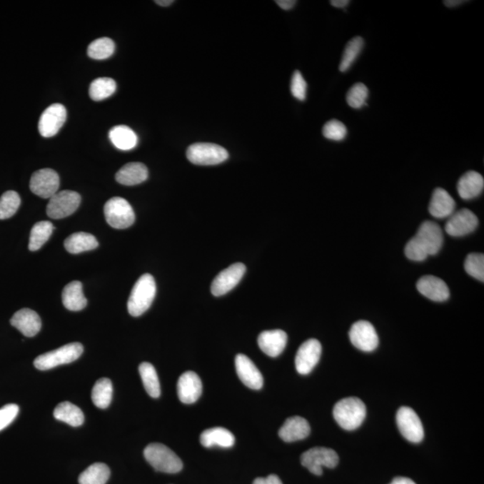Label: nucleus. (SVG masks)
<instances>
[{
  "mask_svg": "<svg viewBox=\"0 0 484 484\" xmlns=\"http://www.w3.org/2000/svg\"><path fill=\"white\" fill-rule=\"evenodd\" d=\"M464 2L460 1V0H447V1H444V5L448 6V8H454V6L461 5Z\"/></svg>",
  "mask_w": 484,
  "mask_h": 484,
  "instance_id": "09e8293b",
  "label": "nucleus"
},
{
  "mask_svg": "<svg viewBox=\"0 0 484 484\" xmlns=\"http://www.w3.org/2000/svg\"><path fill=\"white\" fill-rule=\"evenodd\" d=\"M322 132L326 138L333 141H342L346 138L347 128L341 121L332 119L325 124Z\"/></svg>",
  "mask_w": 484,
  "mask_h": 484,
  "instance_id": "a19ab883",
  "label": "nucleus"
},
{
  "mask_svg": "<svg viewBox=\"0 0 484 484\" xmlns=\"http://www.w3.org/2000/svg\"><path fill=\"white\" fill-rule=\"evenodd\" d=\"M187 158L191 163L200 166H217L229 158L223 146L211 143H196L189 146Z\"/></svg>",
  "mask_w": 484,
  "mask_h": 484,
  "instance_id": "423d86ee",
  "label": "nucleus"
},
{
  "mask_svg": "<svg viewBox=\"0 0 484 484\" xmlns=\"http://www.w3.org/2000/svg\"><path fill=\"white\" fill-rule=\"evenodd\" d=\"M54 224L48 221L35 223L31 228L29 241V250L37 251L44 246L54 233Z\"/></svg>",
  "mask_w": 484,
  "mask_h": 484,
  "instance_id": "473e14b6",
  "label": "nucleus"
},
{
  "mask_svg": "<svg viewBox=\"0 0 484 484\" xmlns=\"http://www.w3.org/2000/svg\"><path fill=\"white\" fill-rule=\"evenodd\" d=\"M484 188V178L475 171H470L459 178L458 192L460 198L470 200L482 194Z\"/></svg>",
  "mask_w": 484,
  "mask_h": 484,
  "instance_id": "b1692460",
  "label": "nucleus"
},
{
  "mask_svg": "<svg viewBox=\"0 0 484 484\" xmlns=\"http://www.w3.org/2000/svg\"><path fill=\"white\" fill-rule=\"evenodd\" d=\"M253 484H283L282 480L278 476L276 475H270L266 478H257L254 480Z\"/></svg>",
  "mask_w": 484,
  "mask_h": 484,
  "instance_id": "c03bdc74",
  "label": "nucleus"
},
{
  "mask_svg": "<svg viewBox=\"0 0 484 484\" xmlns=\"http://www.w3.org/2000/svg\"><path fill=\"white\" fill-rule=\"evenodd\" d=\"M84 347L80 343H71L51 351L34 360V366L40 370H48L63 364L71 363L82 356Z\"/></svg>",
  "mask_w": 484,
  "mask_h": 484,
  "instance_id": "39448f33",
  "label": "nucleus"
},
{
  "mask_svg": "<svg viewBox=\"0 0 484 484\" xmlns=\"http://www.w3.org/2000/svg\"><path fill=\"white\" fill-rule=\"evenodd\" d=\"M259 348L270 357L279 356L286 349L287 334L285 331H268L262 332L258 338Z\"/></svg>",
  "mask_w": 484,
  "mask_h": 484,
  "instance_id": "412c9836",
  "label": "nucleus"
},
{
  "mask_svg": "<svg viewBox=\"0 0 484 484\" xmlns=\"http://www.w3.org/2000/svg\"><path fill=\"white\" fill-rule=\"evenodd\" d=\"M477 216L469 209H461L448 217L445 231L452 237L465 236L473 233L478 226Z\"/></svg>",
  "mask_w": 484,
  "mask_h": 484,
  "instance_id": "2eb2a0df",
  "label": "nucleus"
},
{
  "mask_svg": "<svg viewBox=\"0 0 484 484\" xmlns=\"http://www.w3.org/2000/svg\"><path fill=\"white\" fill-rule=\"evenodd\" d=\"M19 408L14 403L6 405L0 409V431L4 430L16 419L19 415Z\"/></svg>",
  "mask_w": 484,
  "mask_h": 484,
  "instance_id": "37998d69",
  "label": "nucleus"
},
{
  "mask_svg": "<svg viewBox=\"0 0 484 484\" xmlns=\"http://www.w3.org/2000/svg\"><path fill=\"white\" fill-rule=\"evenodd\" d=\"M235 368L238 378L246 387L254 390L262 388L264 378L250 358L244 354H238L235 358Z\"/></svg>",
  "mask_w": 484,
  "mask_h": 484,
  "instance_id": "f3484780",
  "label": "nucleus"
},
{
  "mask_svg": "<svg viewBox=\"0 0 484 484\" xmlns=\"http://www.w3.org/2000/svg\"><path fill=\"white\" fill-rule=\"evenodd\" d=\"M156 294V283L152 275L145 273L136 281L128 301V311L133 317H139L148 310Z\"/></svg>",
  "mask_w": 484,
  "mask_h": 484,
  "instance_id": "f03ea898",
  "label": "nucleus"
},
{
  "mask_svg": "<svg viewBox=\"0 0 484 484\" xmlns=\"http://www.w3.org/2000/svg\"><path fill=\"white\" fill-rule=\"evenodd\" d=\"M444 236L440 226L426 221L420 226L415 237L405 246V256L413 261H423L436 255L443 245Z\"/></svg>",
  "mask_w": 484,
  "mask_h": 484,
  "instance_id": "f257e3e1",
  "label": "nucleus"
},
{
  "mask_svg": "<svg viewBox=\"0 0 484 484\" xmlns=\"http://www.w3.org/2000/svg\"><path fill=\"white\" fill-rule=\"evenodd\" d=\"M66 250L71 254L93 251L99 246L96 238L86 233H76L70 235L64 242Z\"/></svg>",
  "mask_w": 484,
  "mask_h": 484,
  "instance_id": "cd10ccee",
  "label": "nucleus"
},
{
  "mask_svg": "<svg viewBox=\"0 0 484 484\" xmlns=\"http://www.w3.org/2000/svg\"><path fill=\"white\" fill-rule=\"evenodd\" d=\"M21 205L20 196L16 191H9L0 198V220L12 217Z\"/></svg>",
  "mask_w": 484,
  "mask_h": 484,
  "instance_id": "4c0bfd02",
  "label": "nucleus"
},
{
  "mask_svg": "<svg viewBox=\"0 0 484 484\" xmlns=\"http://www.w3.org/2000/svg\"><path fill=\"white\" fill-rule=\"evenodd\" d=\"M200 443L206 448L218 446L231 448L235 443V437L229 430L222 427L211 428L200 435Z\"/></svg>",
  "mask_w": 484,
  "mask_h": 484,
  "instance_id": "393cba45",
  "label": "nucleus"
},
{
  "mask_svg": "<svg viewBox=\"0 0 484 484\" xmlns=\"http://www.w3.org/2000/svg\"><path fill=\"white\" fill-rule=\"evenodd\" d=\"M14 328L19 331L27 338H33L40 332L41 328V321L34 311L30 308H22L13 316L10 321Z\"/></svg>",
  "mask_w": 484,
  "mask_h": 484,
  "instance_id": "aec40b11",
  "label": "nucleus"
},
{
  "mask_svg": "<svg viewBox=\"0 0 484 484\" xmlns=\"http://www.w3.org/2000/svg\"><path fill=\"white\" fill-rule=\"evenodd\" d=\"M455 202L450 193L443 188L435 189L431 196L429 212L435 218H447L454 213Z\"/></svg>",
  "mask_w": 484,
  "mask_h": 484,
  "instance_id": "5701e85b",
  "label": "nucleus"
},
{
  "mask_svg": "<svg viewBox=\"0 0 484 484\" xmlns=\"http://www.w3.org/2000/svg\"><path fill=\"white\" fill-rule=\"evenodd\" d=\"M276 3L281 9L283 10H290L296 6L297 1H296V0H278V1H276Z\"/></svg>",
  "mask_w": 484,
  "mask_h": 484,
  "instance_id": "a18cd8bd",
  "label": "nucleus"
},
{
  "mask_svg": "<svg viewBox=\"0 0 484 484\" xmlns=\"http://www.w3.org/2000/svg\"><path fill=\"white\" fill-rule=\"evenodd\" d=\"M368 96H369L368 87L363 83H357L351 87L349 92L347 93L346 101L350 107L361 109L366 104Z\"/></svg>",
  "mask_w": 484,
  "mask_h": 484,
  "instance_id": "58836bf2",
  "label": "nucleus"
},
{
  "mask_svg": "<svg viewBox=\"0 0 484 484\" xmlns=\"http://www.w3.org/2000/svg\"><path fill=\"white\" fill-rule=\"evenodd\" d=\"M173 0H156V4L161 6H169L173 4Z\"/></svg>",
  "mask_w": 484,
  "mask_h": 484,
  "instance_id": "8fccbe9b",
  "label": "nucleus"
},
{
  "mask_svg": "<svg viewBox=\"0 0 484 484\" xmlns=\"http://www.w3.org/2000/svg\"><path fill=\"white\" fill-rule=\"evenodd\" d=\"M307 89L306 81L303 79L301 73L296 70L293 73L292 82H291V92H292L293 97H296L297 100L304 101L307 96Z\"/></svg>",
  "mask_w": 484,
  "mask_h": 484,
  "instance_id": "79ce46f5",
  "label": "nucleus"
},
{
  "mask_svg": "<svg viewBox=\"0 0 484 484\" xmlns=\"http://www.w3.org/2000/svg\"><path fill=\"white\" fill-rule=\"evenodd\" d=\"M246 272V266L242 263H235L223 270L213 279L211 286V293L216 297L223 296L229 293L240 283Z\"/></svg>",
  "mask_w": 484,
  "mask_h": 484,
  "instance_id": "4468645a",
  "label": "nucleus"
},
{
  "mask_svg": "<svg viewBox=\"0 0 484 484\" xmlns=\"http://www.w3.org/2000/svg\"><path fill=\"white\" fill-rule=\"evenodd\" d=\"M321 343L317 339L304 342L298 350L296 357V367L298 373L307 375L311 373L321 359Z\"/></svg>",
  "mask_w": 484,
  "mask_h": 484,
  "instance_id": "dca6fc26",
  "label": "nucleus"
},
{
  "mask_svg": "<svg viewBox=\"0 0 484 484\" xmlns=\"http://www.w3.org/2000/svg\"><path fill=\"white\" fill-rule=\"evenodd\" d=\"M112 143L119 150L128 151L138 145V136L128 126H115L109 133Z\"/></svg>",
  "mask_w": 484,
  "mask_h": 484,
  "instance_id": "c85d7f7f",
  "label": "nucleus"
},
{
  "mask_svg": "<svg viewBox=\"0 0 484 484\" xmlns=\"http://www.w3.org/2000/svg\"><path fill=\"white\" fill-rule=\"evenodd\" d=\"M143 455L146 460L158 472L177 473L183 468L181 458L163 444H149L143 450Z\"/></svg>",
  "mask_w": 484,
  "mask_h": 484,
  "instance_id": "20e7f679",
  "label": "nucleus"
},
{
  "mask_svg": "<svg viewBox=\"0 0 484 484\" xmlns=\"http://www.w3.org/2000/svg\"><path fill=\"white\" fill-rule=\"evenodd\" d=\"M59 176L54 170L41 169L31 175L30 189L34 194L41 198L50 199L59 188Z\"/></svg>",
  "mask_w": 484,
  "mask_h": 484,
  "instance_id": "9b49d317",
  "label": "nucleus"
},
{
  "mask_svg": "<svg viewBox=\"0 0 484 484\" xmlns=\"http://www.w3.org/2000/svg\"><path fill=\"white\" fill-rule=\"evenodd\" d=\"M349 336L353 345L363 352H373L380 342L373 326L365 321L354 323L351 328Z\"/></svg>",
  "mask_w": 484,
  "mask_h": 484,
  "instance_id": "ddd939ff",
  "label": "nucleus"
},
{
  "mask_svg": "<svg viewBox=\"0 0 484 484\" xmlns=\"http://www.w3.org/2000/svg\"><path fill=\"white\" fill-rule=\"evenodd\" d=\"M148 178V170L141 163L126 164L116 173V181L122 185L134 186L142 183Z\"/></svg>",
  "mask_w": 484,
  "mask_h": 484,
  "instance_id": "a878e982",
  "label": "nucleus"
},
{
  "mask_svg": "<svg viewBox=\"0 0 484 484\" xmlns=\"http://www.w3.org/2000/svg\"><path fill=\"white\" fill-rule=\"evenodd\" d=\"M104 216L109 226L114 229H127L135 223V213L127 200L115 196L104 206Z\"/></svg>",
  "mask_w": 484,
  "mask_h": 484,
  "instance_id": "0eeeda50",
  "label": "nucleus"
},
{
  "mask_svg": "<svg viewBox=\"0 0 484 484\" xmlns=\"http://www.w3.org/2000/svg\"><path fill=\"white\" fill-rule=\"evenodd\" d=\"M115 44L110 38H100L94 41L89 46L87 54L91 59L101 61L110 58L114 54Z\"/></svg>",
  "mask_w": 484,
  "mask_h": 484,
  "instance_id": "c9c22d12",
  "label": "nucleus"
},
{
  "mask_svg": "<svg viewBox=\"0 0 484 484\" xmlns=\"http://www.w3.org/2000/svg\"><path fill=\"white\" fill-rule=\"evenodd\" d=\"M349 0H331V4L335 8L343 9L349 5Z\"/></svg>",
  "mask_w": 484,
  "mask_h": 484,
  "instance_id": "de8ad7c7",
  "label": "nucleus"
},
{
  "mask_svg": "<svg viewBox=\"0 0 484 484\" xmlns=\"http://www.w3.org/2000/svg\"><path fill=\"white\" fill-rule=\"evenodd\" d=\"M114 388L109 378H103L96 381L92 391V400L98 408L105 409L111 405Z\"/></svg>",
  "mask_w": 484,
  "mask_h": 484,
  "instance_id": "72a5a7b5",
  "label": "nucleus"
},
{
  "mask_svg": "<svg viewBox=\"0 0 484 484\" xmlns=\"http://www.w3.org/2000/svg\"><path fill=\"white\" fill-rule=\"evenodd\" d=\"M116 89H117V85L114 79H109V77H100V79L94 80L91 84L90 97L96 101H103L111 96L115 93Z\"/></svg>",
  "mask_w": 484,
  "mask_h": 484,
  "instance_id": "f704fd0d",
  "label": "nucleus"
},
{
  "mask_svg": "<svg viewBox=\"0 0 484 484\" xmlns=\"http://www.w3.org/2000/svg\"><path fill=\"white\" fill-rule=\"evenodd\" d=\"M396 424L403 437L413 443H419L424 438L422 420L412 408L403 406L396 413Z\"/></svg>",
  "mask_w": 484,
  "mask_h": 484,
  "instance_id": "9d476101",
  "label": "nucleus"
},
{
  "mask_svg": "<svg viewBox=\"0 0 484 484\" xmlns=\"http://www.w3.org/2000/svg\"><path fill=\"white\" fill-rule=\"evenodd\" d=\"M111 470L103 463L90 465L79 475V484H106L110 479Z\"/></svg>",
  "mask_w": 484,
  "mask_h": 484,
  "instance_id": "7c9ffc66",
  "label": "nucleus"
},
{
  "mask_svg": "<svg viewBox=\"0 0 484 484\" xmlns=\"http://www.w3.org/2000/svg\"><path fill=\"white\" fill-rule=\"evenodd\" d=\"M417 289L423 296L433 301L442 303L450 296V289L443 280L433 276H425L417 283Z\"/></svg>",
  "mask_w": 484,
  "mask_h": 484,
  "instance_id": "6ab92c4d",
  "label": "nucleus"
},
{
  "mask_svg": "<svg viewBox=\"0 0 484 484\" xmlns=\"http://www.w3.org/2000/svg\"><path fill=\"white\" fill-rule=\"evenodd\" d=\"M62 301L66 308L80 311L86 307L87 300L83 293L82 283L79 281L68 283L62 292Z\"/></svg>",
  "mask_w": 484,
  "mask_h": 484,
  "instance_id": "bb28decb",
  "label": "nucleus"
},
{
  "mask_svg": "<svg viewBox=\"0 0 484 484\" xmlns=\"http://www.w3.org/2000/svg\"><path fill=\"white\" fill-rule=\"evenodd\" d=\"M389 484H416L412 479L406 478V477H396Z\"/></svg>",
  "mask_w": 484,
  "mask_h": 484,
  "instance_id": "49530a36",
  "label": "nucleus"
},
{
  "mask_svg": "<svg viewBox=\"0 0 484 484\" xmlns=\"http://www.w3.org/2000/svg\"><path fill=\"white\" fill-rule=\"evenodd\" d=\"M367 413L366 406L361 399L347 398L336 403L334 418L343 430H353L363 424Z\"/></svg>",
  "mask_w": 484,
  "mask_h": 484,
  "instance_id": "7ed1b4c3",
  "label": "nucleus"
},
{
  "mask_svg": "<svg viewBox=\"0 0 484 484\" xmlns=\"http://www.w3.org/2000/svg\"><path fill=\"white\" fill-rule=\"evenodd\" d=\"M139 374L141 376L143 387L151 398H158L161 395V385L156 369L149 363H143L139 365Z\"/></svg>",
  "mask_w": 484,
  "mask_h": 484,
  "instance_id": "2f4dec72",
  "label": "nucleus"
},
{
  "mask_svg": "<svg viewBox=\"0 0 484 484\" xmlns=\"http://www.w3.org/2000/svg\"><path fill=\"white\" fill-rule=\"evenodd\" d=\"M301 465L315 475H321L323 468H335L339 463L338 453L331 448H313L301 457Z\"/></svg>",
  "mask_w": 484,
  "mask_h": 484,
  "instance_id": "6e6552de",
  "label": "nucleus"
},
{
  "mask_svg": "<svg viewBox=\"0 0 484 484\" xmlns=\"http://www.w3.org/2000/svg\"><path fill=\"white\" fill-rule=\"evenodd\" d=\"M465 272L480 282H484V256L472 253L468 256L465 261Z\"/></svg>",
  "mask_w": 484,
  "mask_h": 484,
  "instance_id": "ea45409f",
  "label": "nucleus"
},
{
  "mask_svg": "<svg viewBox=\"0 0 484 484\" xmlns=\"http://www.w3.org/2000/svg\"><path fill=\"white\" fill-rule=\"evenodd\" d=\"M54 415L56 419L72 427L81 426L85 420L82 410L69 402L59 403L55 408Z\"/></svg>",
  "mask_w": 484,
  "mask_h": 484,
  "instance_id": "c756f323",
  "label": "nucleus"
},
{
  "mask_svg": "<svg viewBox=\"0 0 484 484\" xmlns=\"http://www.w3.org/2000/svg\"><path fill=\"white\" fill-rule=\"evenodd\" d=\"M310 433V424L301 416L290 417L279 430V437L286 442L304 440Z\"/></svg>",
  "mask_w": 484,
  "mask_h": 484,
  "instance_id": "4be33fe9",
  "label": "nucleus"
},
{
  "mask_svg": "<svg viewBox=\"0 0 484 484\" xmlns=\"http://www.w3.org/2000/svg\"><path fill=\"white\" fill-rule=\"evenodd\" d=\"M363 46L364 41L361 37L353 38L347 44L345 51H343L341 63H340V71L346 72L351 68V66L356 61L358 56L360 55Z\"/></svg>",
  "mask_w": 484,
  "mask_h": 484,
  "instance_id": "e433bc0d",
  "label": "nucleus"
},
{
  "mask_svg": "<svg viewBox=\"0 0 484 484\" xmlns=\"http://www.w3.org/2000/svg\"><path fill=\"white\" fill-rule=\"evenodd\" d=\"M66 119V110L61 104H51L41 114L39 121V132L44 138L58 134Z\"/></svg>",
  "mask_w": 484,
  "mask_h": 484,
  "instance_id": "f8f14e48",
  "label": "nucleus"
},
{
  "mask_svg": "<svg viewBox=\"0 0 484 484\" xmlns=\"http://www.w3.org/2000/svg\"><path fill=\"white\" fill-rule=\"evenodd\" d=\"M202 382L198 375L194 371H187L178 378L177 392L178 398L183 403H191L198 401L202 394Z\"/></svg>",
  "mask_w": 484,
  "mask_h": 484,
  "instance_id": "a211bd4d",
  "label": "nucleus"
},
{
  "mask_svg": "<svg viewBox=\"0 0 484 484\" xmlns=\"http://www.w3.org/2000/svg\"><path fill=\"white\" fill-rule=\"evenodd\" d=\"M81 196L72 191H58L49 200L46 211L52 219L66 218L79 208Z\"/></svg>",
  "mask_w": 484,
  "mask_h": 484,
  "instance_id": "1a4fd4ad",
  "label": "nucleus"
}]
</instances>
